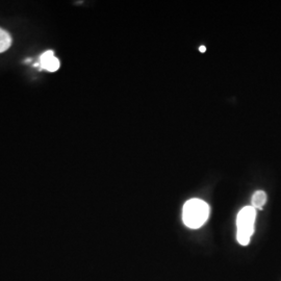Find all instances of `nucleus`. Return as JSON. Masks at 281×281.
Returning a JSON list of instances; mask_svg holds the SVG:
<instances>
[{"label": "nucleus", "mask_w": 281, "mask_h": 281, "mask_svg": "<svg viewBox=\"0 0 281 281\" xmlns=\"http://www.w3.org/2000/svg\"><path fill=\"white\" fill-rule=\"evenodd\" d=\"M209 216V205L201 199H191L185 202L182 210L184 225L191 229H198L205 224Z\"/></svg>", "instance_id": "1"}, {"label": "nucleus", "mask_w": 281, "mask_h": 281, "mask_svg": "<svg viewBox=\"0 0 281 281\" xmlns=\"http://www.w3.org/2000/svg\"><path fill=\"white\" fill-rule=\"evenodd\" d=\"M256 219V209L250 206H245L239 210L236 218V239L241 246H247L250 243L254 232V224Z\"/></svg>", "instance_id": "2"}, {"label": "nucleus", "mask_w": 281, "mask_h": 281, "mask_svg": "<svg viewBox=\"0 0 281 281\" xmlns=\"http://www.w3.org/2000/svg\"><path fill=\"white\" fill-rule=\"evenodd\" d=\"M39 66L41 67V69L47 70L49 72H55L60 68V60L54 56L53 51L48 50L40 55Z\"/></svg>", "instance_id": "3"}, {"label": "nucleus", "mask_w": 281, "mask_h": 281, "mask_svg": "<svg viewBox=\"0 0 281 281\" xmlns=\"http://www.w3.org/2000/svg\"><path fill=\"white\" fill-rule=\"evenodd\" d=\"M266 199H268V196H266V194L264 191H255L253 196H252L251 206L254 207L255 209H262L264 204L266 203Z\"/></svg>", "instance_id": "4"}, {"label": "nucleus", "mask_w": 281, "mask_h": 281, "mask_svg": "<svg viewBox=\"0 0 281 281\" xmlns=\"http://www.w3.org/2000/svg\"><path fill=\"white\" fill-rule=\"evenodd\" d=\"M12 37L6 30L0 28V53L4 52L10 47Z\"/></svg>", "instance_id": "5"}, {"label": "nucleus", "mask_w": 281, "mask_h": 281, "mask_svg": "<svg viewBox=\"0 0 281 281\" xmlns=\"http://www.w3.org/2000/svg\"><path fill=\"white\" fill-rule=\"evenodd\" d=\"M199 50L201 51V52H204V51L206 50V48H205V46H201V47L199 48Z\"/></svg>", "instance_id": "6"}]
</instances>
